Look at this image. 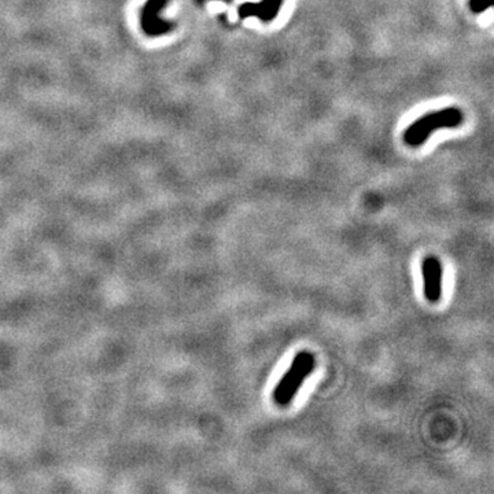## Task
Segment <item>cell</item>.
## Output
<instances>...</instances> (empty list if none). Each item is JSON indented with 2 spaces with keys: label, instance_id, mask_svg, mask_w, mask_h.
<instances>
[{
  "label": "cell",
  "instance_id": "6da1fadb",
  "mask_svg": "<svg viewBox=\"0 0 494 494\" xmlns=\"http://www.w3.org/2000/svg\"><path fill=\"white\" fill-rule=\"evenodd\" d=\"M314 367V356L308 350L299 351L294 357L290 368L276 384L273 390V401L279 406H287L295 398L302 383L313 372Z\"/></svg>",
  "mask_w": 494,
  "mask_h": 494
},
{
  "label": "cell",
  "instance_id": "7a4b0ae2",
  "mask_svg": "<svg viewBox=\"0 0 494 494\" xmlns=\"http://www.w3.org/2000/svg\"><path fill=\"white\" fill-rule=\"evenodd\" d=\"M462 123V113L458 109H443L441 112L430 113L416 121L405 132V142L412 146H420L432 134L434 129L454 128Z\"/></svg>",
  "mask_w": 494,
  "mask_h": 494
},
{
  "label": "cell",
  "instance_id": "3957f363",
  "mask_svg": "<svg viewBox=\"0 0 494 494\" xmlns=\"http://www.w3.org/2000/svg\"><path fill=\"white\" fill-rule=\"evenodd\" d=\"M424 297L435 304L442 297V265L438 258L427 257L421 264Z\"/></svg>",
  "mask_w": 494,
  "mask_h": 494
},
{
  "label": "cell",
  "instance_id": "277c9868",
  "mask_svg": "<svg viewBox=\"0 0 494 494\" xmlns=\"http://www.w3.org/2000/svg\"><path fill=\"white\" fill-rule=\"evenodd\" d=\"M166 0H149L142 13V28L150 36H160L171 29V24L161 17Z\"/></svg>",
  "mask_w": 494,
  "mask_h": 494
},
{
  "label": "cell",
  "instance_id": "5b68a950",
  "mask_svg": "<svg viewBox=\"0 0 494 494\" xmlns=\"http://www.w3.org/2000/svg\"><path fill=\"white\" fill-rule=\"evenodd\" d=\"M493 0H471V9L475 13H482L491 8Z\"/></svg>",
  "mask_w": 494,
  "mask_h": 494
}]
</instances>
